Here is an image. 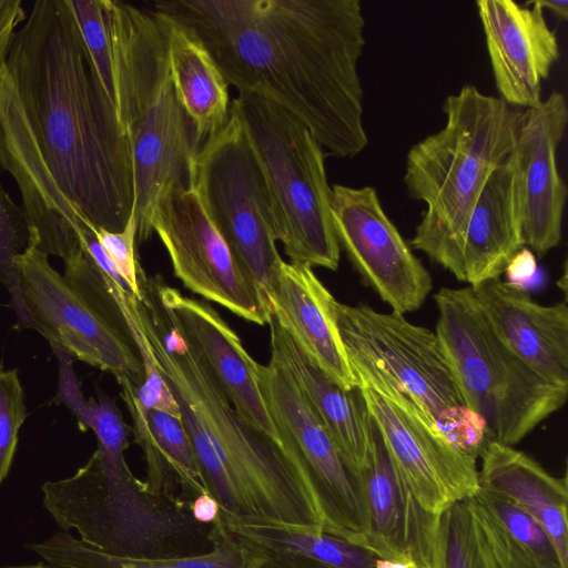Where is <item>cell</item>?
<instances>
[{
	"label": "cell",
	"mask_w": 568,
	"mask_h": 568,
	"mask_svg": "<svg viewBox=\"0 0 568 568\" xmlns=\"http://www.w3.org/2000/svg\"><path fill=\"white\" fill-rule=\"evenodd\" d=\"M151 229L186 288L243 320L268 323L271 313L211 221L195 187L175 190L160 199Z\"/></svg>",
	"instance_id": "14"
},
{
	"label": "cell",
	"mask_w": 568,
	"mask_h": 568,
	"mask_svg": "<svg viewBox=\"0 0 568 568\" xmlns=\"http://www.w3.org/2000/svg\"><path fill=\"white\" fill-rule=\"evenodd\" d=\"M332 315L352 371L388 381L422 410L443 439L478 459L488 440L485 423L468 408L435 331L403 314L335 298Z\"/></svg>",
	"instance_id": "7"
},
{
	"label": "cell",
	"mask_w": 568,
	"mask_h": 568,
	"mask_svg": "<svg viewBox=\"0 0 568 568\" xmlns=\"http://www.w3.org/2000/svg\"><path fill=\"white\" fill-rule=\"evenodd\" d=\"M247 546L265 552L306 557L333 568H375L365 548L324 530L276 524L224 523Z\"/></svg>",
	"instance_id": "29"
},
{
	"label": "cell",
	"mask_w": 568,
	"mask_h": 568,
	"mask_svg": "<svg viewBox=\"0 0 568 568\" xmlns=\"http://www.w3.org/2000/svg\"><path fill=\"white\" fill-rule=\"evenodd\" d=\"M434 568H499L469 498L455 503L440 514Z\"/></svg>",
	"instance_id": "31"
},
{
	"label": "cell",
	"mask_w": 568,
	"mask_h": 568,
	"mask_svg": "<svg viewBox=\"0 0 568 568\" xmlns=\"http://www.w3.org/2000/svg\"><path fill=\"white\" fill-rule=\"evenodd\" d=\"M30 233L14 261L17 285L33 328L52 348L128 379L135 387L144 369L132 332L122 331L95 311L49 262Z\"/></svg>",
	"instance_id": "12"
},
{
	"label": "cell",
	"mask_w": 568,
	"mask_h": 568,
	"mask_svg": "<svg viewBox=\"0 0 568 568\" xmlns=\"http://www.w3.org/2000/svg\"><path fill=\"white\" fill-rule=\"evenodd\" d=\"M375 568H413L410 565L393 559H376Z\"/></svg>",
	"instance_id": "41"
},
{
	"label": "cell",
	"mask_w": 568,
	"mask_h": 568,
	"mask_svg": "<svg viewBox=\"0 0 568 568\" xmlns=\"http://www.w3.org/2000/svg\"><path fill=\"white\" fill-rule=\"evenodd\" d=\"M144 285L234 409L283 447L262 395L258 363L246 352L239 335L209 303L187 297L161 281L145 280Z\"/></svg>",
	"instance_id": "17"
},
{
	"label": "cell",
	"mask_w": 568,
	"mask_h": 568,
	"mask_svg": "<svg viewBox=\"0 0 568 568\" xmlns=\"http://www.w3.org/2000/svg\"><path fill=\"white\" fill-rule=\"evenodd\" d=\"M67 1L95 73L114 106L112 48L104 0Z\"/></svg>",
	"instance_id": "33"
},
{
	"label": "cell",
	"mask_w": 568,
	"mask_h": 568,
	"mask_svg": "<svg viewBox=\"0 0 568 568\" xmlns=\"http://www.w3.org/2000/svg\"><path fill=\"white\" fill-rule=\"evenodd\" d=\"M469 501L499 568H568L545 529L514 503L480 488Z\"/></svg>",
	"instance_id": "28"
},
{
	"label": "cell",
	"mask_w": 568,
	"mask_h": 568,
	"mask_svg": "<svg viewBox=\"0 0 568 568\" xmlns=\"http://www.w3.org/2000/svg\"><path fill=\"white\" fill-rule=\"evenodd\" d=\"M542 10H550L559 18L566 20L568 18V1L560 0H536L535 1Z\"/></svg>",
	"instance_id": "40"
},
{
	"label": "cell",
	"mask_w": 568,
	"mask_h": 568,
	"mask_svg": "<svg viewBox=\"0 0 568 568\" xmlns=\"http://www.w3.org/2000/svg\"><path fill=\"white\" fill-rule=\"evenodd\" d=\"M44 509L65 531L115 556L175 558L213 548L214 525L196 521L191 501L151 491L124 453L94 450L72 476L42 485Z\"/></svg>",
	"instance_id": "5"
},
{
	"label": "cell",
	"mask_w": 568,
	"mask_h": 568,
	"mask_svg": "<svg viewBox=\"0 0 568 568\" xmlns=\"http://www.w3.org/2000/svg\"><path fill=\"white\" fill-rule=\"evenodd\" d=\"M258 381L282 445L315 495L324 531L364 548L367 523L359 477L347 467L298 381L275 352L266 365L258 364Z\"/></svg>",
	"instance_id": "11"
},
{
	"label": "cell",
	"mask_w": 568,
	"mask_h": 568,
	"mask_svg": "<svg viewBox=\"0 0 568 568\" xmlns=\"http://www.w3.org/2000/svg\"><path fill=\"white\" fill-rule=\"evenodd\" d=\"M331 214L339 247L366 285L392 312L418 310L433 288L432 276L385 213L376 190L334 184Z\"/></svg>",
	"instance_id": "15"
},
{
	"label": "cell",
	"mask_w": 568,
	"mask_h": 568,
	"mask_svg": "<svg viewBox=\"0 0 568 568\" xmlns=\"http://www.w3.org/2000/svg\"><path fill=\"white\" fill-rule=\"evenodd\" d=\"M271 351L291 368L324 423L342 458L359 477L371 446L372 417L358 387L345 389L333 383L294 343L271 314Z\"/></svg>",
	"instance_id": "24"
},
{
	"label": "cell",
	"mask_w": 568,
	"mask_h": 568,
	"mask_svg": "<svg viewBox=\"0 0 568 568\" xmlns=\"http://www.w3.org/2000/svg\"><path fill=\"white\" fill-rule=\"evenodd\" d=\"M0 146L51 182L79 216L111 232L133 210L129 141L67 0H38L0 72Z\"/></svg>",
	"instance_id": "1"
},
{
	"label": "cell",
	"mask_w": 568,
	"mask_h": 568,
	"mask_svg": "<svg viewBox=\"0 0 568 568\" xmlns=\"http://www.w3.org/2000/svg\"><path fill=\"white\" fill-rule=\"evenodd\" d=\"M476 2L499 98L508 105L529 109L541 102V84L559 59L555 32L534 1Z\"/></svg>",
	"instance_id": "19"
},
{
	"label": "cell",
	"mask_w": 568,
	"mask_h": 568,
	"mask_svg": "<svg viewBox=\"0 0 568 568\" xmlns=\"http://www.w3.org/2000/svg\"><path fill=\"white\" fill-rule=\"evenodd\" d=\"M496 336L547 382L568 387V305L535 302L524 287L493 278L468 286Z\"/></svg>",
	"instance_id": "21"
},
{
	"label": "cell",
	"mask_w": 568,
	"mask_h": 568,
	"mask_svg": "<svg viewBox=\"0 0 568 568\" xmlns=\"http://www.w3.org/2000/svg\"><path fill=\"white\" fill-rule=\"evenodd\" d=\"M445 125L410 146L404 183L426 211L409 246L427 254L458 231L494 171L510 155L523 110L467 84L447 95Z\"/></svg>",
	"instance_id": "6"
},
{
	"label": "cell",
	"mask_w": 568,
	"mask_h": 568,
	"mask_svg": "<svg viewBox=\"0 0 568 568\" xmlns=\"http://www.w3.org/2000/svg\"><path fill=\"white\" fill-rule=\"evenodd\" d=\"M26 18L20 0H0V72L6 65L13 36Z\"/></svg>",
	"instance_id": "36"
},
{
	"label": "cell",
	"mask_w": 568,
	"mask_h": 568,
	"mask_svg": "<svg viewBox=\"0 0 568 568\" xmlns=\"http://www.w3.org/2000/svg\"><path fill=\"white\" fill-rule=\"evenodd\" d=\"M1 568H49V567L42 562H39V564H33V565L8 566V567H1Z\"/></svg>",
	"instance_id": "42"
},
{
	"label": "cell",
	"mask_w": 568,
	"mask_h": 568,
	"mask_svg": "<svg viewBox=\"0 0 568 568\" xmlns=\"http://www.w3.org/2000/svg\"><path fill=\"white\" fill-rule=\"evenodd\" d=\"M90 227L132 294L142 302L144 274L135 254L138 222L133 210L124 229L120 232H111L91 223Z\"/></svg>",
	"instance_id": "35"
},
{
	"label": "cell",
	"mask_w": 568,
	"mask_h": 568,
	"mask_svg": "<svg viewBox=\"0 0 568 568\" xmlns=\"http://www.w3.org/2000/svg\"><path fill=\"white\" fill-rule=\"evenodd\" d=\"M231 108L240 118L273 201L278 241L291 263L335 271V234L325 153L293 114L262 97L239 93Z\"/></svg>",
	"instance_id": "9"
},
{
	"label": "cell",
	"mask_w": 568,
	"mask_h": 568,
	"mask_svg": "<svg viewBox=\"0 0 568 568\" xmlns=\"http://www.w3.org/2000/svg\"><path fill=\"white\" fill-rule=\"evenodd\" d=\"M59 358L60 378L57 402L64 404L77 417L81 430L91 429L98 448L110 453H124L128 447V426L115 404L106 396L98 400L85 399L72 369V357L60 348L53 351Z\"/></svg>",
	"instance_id": "30"
},
{
	"label": "cell",
	"mask_w": 568,
	"mask_h": 568,
	"mask_svg": "<svg viewBox=\"0 0 568 568\" xmlns=\"http://www.w3.org/2000/svg\"><path fill=\"white\" fill-rule=\"evenodd\" d=\"M479 488L514 503L552 539L568 565L567 477H556L514 446L487 440L479 455Z\"/></svg>",
	"instance_id": "23"
},
{
	"label": "cell",
	"mask_w": 568,
	"mask_h": 568,
	"mask_svg": "<svg viewBox=\"0 0 568 568\" xmlns=\"http://www.w3.org/2000/svg\"><path fill=\"white\" fill-rule=\"evenodd\" d=\"M537 271L538 266L535 254L531 250L524 246L511 256L504 273L507 283L525 288L526 285L532 282Z\"/></svg>",
	"instance_id": "37"
},
{
	"label": "cell",
	"mask_w": 568,
	"mask_h": 568,
	"mask_svg": "<svg viewBox=\"0 0 568 568\" xmlns=\"http://www.w3.org/2000/svg\"><path fill=\"white\" fill-rule=\"evenodd\" d=\"M359 481L367 523L364 548L379 559L434 568L440 515L418 503L394 466L373 419L369 453Z\"/></svg>",
	"instance_id": "18"
},
{
	"label": "cell",
	"mask_w": 568,
	"mask_h": 568,
	"mask_svg": "<svg viewBox=\"0 0 568 568\" xmlns=\"http://www.w3.org/2000/svg\"><path fill=\"white\" fill-rule=\"evenodd\" d=\"M118 383L133 422L134 439L144 453L148 488L174 496L182 490L189 500L210 494L182 420L162 410L143 409L134 399L131 382Z\"/></svg>",
	"instance_id": "26"
},
{
	"label": "cell",
	"mask_w": 568,
	"mask_h": 568,
	"mask_svg": "<svg viewBox=\"0 0 568 568\" xmlns=\"http://www.w3.org/2000/svg\"><path fill=\"white\" fill-rule=\"evenodd\" d=\"M29 223L22 207L18 206L0 181V281L8 287L20 325L33 328L17 285L16 257L28 246Z\"/></svg>",
	"instance_id": "32"
},
{
	"label": "cell",
	"mask_w": 568,
	"mask_h": 568,
	"mask_svg": "<svg viewBox=\"0 0 568 568\" xmlns=\"http://www.w3.org/2000/svg\"><path fill=\"white\" fill-rule=\"evenodd\" d=\"M567 123L565 95L555 91L521 112L511 151L524 244L539 255L561 241L567 186L556 154Z\"/></svg>",
	"instance_id": "16"
},
{
	"label": "cell",
	"mask_w": 568,
	"mask_h": 568,
	"mask_svg": "<svg viewBox=\"0 0 568 568\" xmlns=\"http://www.w3.org/2000/svg\"><path fill=\"white\" fill-rule=\"evenodd\" d=\"M141 321L223 521L324 530L315 495L284 447L234 409L191 345L164 316L150 315L141 303Z\"/></svg>",
	"instance_id": "3"
},
{
	"label": "cell",
	"mask_w": 568,
	"mask_h": 568,
	"mask_svg": "<svg viewBox=\"0 0 568 568\" xmlns=\"http://www.w3.org/2000/svg\"><path fill=\"white\" fill-rule=\"evenodd\" d=\"M194 187L271 313L275 276L283 262L276 247L277 221L260 162L232 108L223 128L199 151Z\"/></svg>",
	"instance_id": "10"
},
{
	"label": "cell",
	"mask_w": 568,
	"mask_h": 568,
	"mask_svg": "<svg viewBox=\"0 0 568 568\" xmlns=\"http://www.w3.org/2000/svg\"><path fill=\"white\" fill-rule=\"evenodd\" d=\"M26 418L23 388L17 369H0V484L10 471Z\"/></svg>",
	"instance_id": "34"
},
{
	"label": "cell",
	"mask_w": 568,
	"mask_h": 568,
	"mask_svg": "<svg viewBox=\"0 0 568 568\" xmlns=\"http://www.w3.org/2000/svg\"><path fill=\"white\" fill-rule=\"evenodd\" d=\"M193 518L203 525H214L221 517L220 505L211 494H202L191 500Z\"/></svg>",
	"instance_id": "39"
},
{
	"label": "cell",
	"mask_w": 568,
	"mask_h": 568,
	"mask_svg": "<svg viewBox=\"0 0 568 568\" xmlns=\"http://www.w3.org/2000/svg\"><path fill=\"white\" fill-rule=\"evenodd\" d=\"M434 298L435 333L488 440L514 446L565 405L568 387L547 382L501 343L468 286L442 287Z\"/></svg>",
	"instance_id": "8"
},
{
	"label": "cell",
	"mask_w": 568,
	"mask_h": 568,
	"mask_svg": "<svg viewBox=\"0 0 568 568\" xmlns=\"http://www.w3.org/2000/svg\"><path fill=\"white\" fill-rule=\"evenodd\" d=\"M511 153L489 176L456 233L426 255L468 286L498 278L524 247Z\"/></svg>",
	"instance_id": "20"
},
{
	"label": "cell",
	"mask_w": 568,
	"mask_h": 568,
	"mask_svg": "<svg viewBox=\"0 0 568 568\" xmlns=\"http://www.w3.org/2000/svg\"><path fill=\"white\" fill-rule=\"evenodd\" d=\"M262 554V559L256 568H333L306 557L281 554Z\"/></svg>",
	"instance_id": "38"
},
{
	"label": "cell",
	"mask_w": 568,
	"mask_h": 568,
	"mask_svg": "<svg viewBox=\"0 0 568 568\" xmlns=\"http://www.w3.org/2000/svg\"><path fill=\"white\" fill-rule=\"evenodd\" d=\"M353 374L394 466L422 507L440 515L478 491L477 459L443 439L388 381L371 373Z\"/></svg>",
	"instance_id": "13"
},
{
	"label": "cell",
	"mask_w": 568,
	"mask_h": 568,
	"mask_svg": "<svg viewBox=\"0 0 568 568\" xmlns=\"http://www.w3.org/2000/svg\"><path fill=\"white\" fill-rule=\"evenodd\" d=\"M152 9L193 31L229 87L288 111L329 155L367 146L358 0H161Z\"/></svg>",
	"instance_id": "2"
},
{
	"label": "cell",
	"mask_w": 568,
	"mask_h": 568,
	"mask_svg": "<svg viewBox=\"0 0 568 568\" xmlns=\"http://www.w3.org/2000/svg\"><path fill=\"white\" fill-rule=\"evenodd\" d=\"M152 10L165 34L178 97L202 146L229 119V84L211 53L191 29L169 14Z\"/></svg>",
	"instance_id": "25"
},
{
	"label": "cell",
	"mask_w": 568,
	"mask_h": 568,
	"mask_svg": "<svg viewBox=\"0 0 568 568\" xmlns=\"http://www.w3.org/2000/svg\"><path fill=\"white\" fill-rule=\"evenodd\" d=\"M114 109L132 160L138 239L148 240L160 199L195 186L201 144L174 87L162 26L152 9L104 0Z\"/></svg>",
	"instance_id": "4"
},
{
	"label": "cell",
	"mask_w": 568,
	"mask_h": 568,
	"mask_svg": "<svg viewBox=\"0 0 568 568\" xmlns=\"http://www.w3.org/2000/svg\"><path fill=\"white\" fill-rule=\"evenodd\" d=\"M334 298L312 267L283 261L275 276L271 314L333 383L353 389L358 383L332 315Z\"/></svg>",
	"instance_id": "22"
},
{
	"label": "cell",
	"mask_w": 568,
	"mask_h": 568,
	"mask_svg": "<svg viewBox=\"0 0 568 568\" xmlns=\"http://www.w3.org/2000/svg\"><path fill=\"white\" fill-rule=\"evenodd\" d=\"M213 548L202 555L175 558H133L95 549L70 531L60 530L29 548L49 568H256L263 554L243 542L225 526L214 525Z\"/></svg>",
	"instance_id": "27"
}]
</instances>
